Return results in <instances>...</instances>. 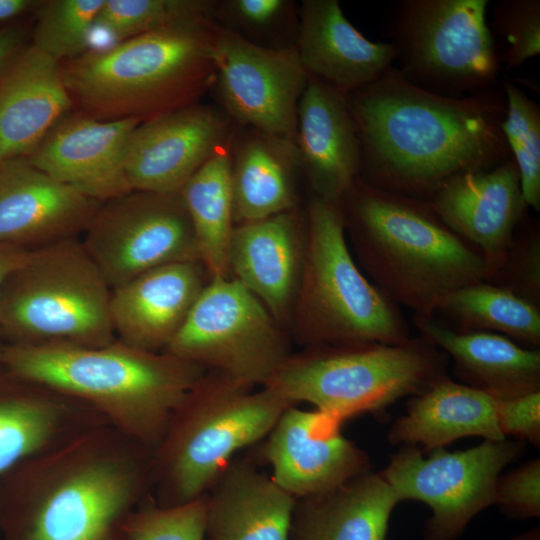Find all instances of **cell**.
Here are the masks:
<instances>
[{"instance_id":"obj_45","label":"cell","mask_w":540,"mask_h":540,"mask_svg":"<svg viewBox=\"0 0 540 540\" xmlns=\"http://www.w3.org/2000/svg\"><path fill=\"white\" fill-rule=\"evenodd\" d=\"M510 540H540V528L536 526L528 531L518 534Z\"/></svg>"},{"instance_id":"obj_17","label":"cell","mask_w":540,"mask_h":540,"mask_svg":"<svg viewBox=\"0 0 540 540\" xmlns=\"http://www.w3.org/2000/svg\"><path fill=\"white\" fill-rule=\"evenodd\" d=\"M139 117L61 119L26 157L55 180L102 203L131 190L126 149Z\"/></svg>"},{"instance_id":"obj_41","label":"cell","mask_w":540,"mask_h":540,"mask_svg":"<svg viewBox=\"0 0 540 540\" xmlns=\"http://www.w3.org/2000/svg\"><path fill=\"white\" fill-rule=\"evenodd\" d=\"M285 0H231L226 10L241 24L252 28L268 27L278 20L289 7Z\"/></svg>"},{"instance_id":"obj_8","label":"cell","mask_w":540,"mask_h":540,"mask_svg":"<svg viewBox=\"0 0 540 540\" xmlns=\"http://www.w3.org/2000/svg\"><path fill=\"white\" fill-rule=\"evenodd\" d=\"M305 221L294 307L299 342L311 347L408 340L410 325L400 306L370 282L353 259L339 204L314 196Z\"/></svg>"},{"instance_id":"obj_27","label":"cell","mask_w":540,"mask_h":540,"mask_svg":"<svg viewBox=\"0 0 540 540\" xmlns=\"http://www.w3.org/2000/svg\"><path fill=\"white\" fill-rule=\"evenodd\" d=\"M296 500L253 460L232 459L207 493L205 540H289Z\"/></svg>"},{"instance_id":"obj_6","label":"cell","mask_w":540,"mask_h":540,"mask_svg":"<svg viewBox=\"0 0 540 540\" xmlns=\"http://www.w3.org/2000/svg\"><path fill=\"white\" fill-rule=\"evenodd\" d=\"M218 27L210 18L177 25L83 53L62 70L68 92L96 111H169L216 80Z\"/></svg>"},{"instance_id":"obj_21","label":"cell","mask_w":540,"mask_h":540,"mask_svg":"<svg viewBox=\"0 0 540 540\" xmlns=\"http://www.w3.org/2000/svg\"><path fill=\"white\" fill-rule=\"evenodd\" d=\"M209 280L200 261H183L156 267L112 289L116 339L141 350L164 352Z\"/></svg>"},{"instance_id":"obj_24","label":"cell","mask_w":540,"mask_h":540,"mask_svg":"<svg viewBox=\"0 0 540 540\" xmlns=\"http://www.w3.org/2000/svg\"><path fill=\"white\" fill-rule=\"evenodd\" d=\"M103 424L82 402L7 371L0 382V484L24 461Z\"/></svg>"},{"instance_id":"obj_19","label":"cell","mask_w":540,"mask_h":540,"mask_svg":"<svg viewBox=\"0 0 540 540\" xmlns=\"http://www.w3.org/2000/svg\"><path fill=\"white\" fill-rule=\"evenodd\" d=\"M99 205L26 157L6 160L0 168V244L32 251L78 238Z\"/></svg>"},{"instance_id":"obj_42","label":"cell","mask_w":540,"mask_h":540,"mask_svg":"<svg viewBox=\"0 0 540 540\" xmlns=\"http://www.w3.org/2000/svg\"><path fill=\"white\" fill-rule=\"evenodd\" d=\"M30 250L0 244V291L7 278L27 260Z\"/></svg>"},{"instance_id":"obj_37","label":"cell","mask_w":540,"mask_h":540,"mask_svg":"<svg viewBox=\"0 0 540 540\" xmlns=\"http://www.w3.org/2000/svg\"><path fill=\"white\" fill-rule=\"evenodd\" d=\"M490 31L503 48L499 62L506 71L540 53V1L501 0L494 5Z\"/></svg>"},{"instance_id":"obj_22","label":"cell","mask_w":540,"mask_h":540,"mask_svg":"<svg viewBox=\"0 0 540 540\" xmlns=\"http://www.w3.org/2000/svg\"><path fill=\"white\" fill-rule=\"evenodd\" d=\"M306 221L294 210L238 224L230 240V276L278 322L294 311L305 249Z\"/></svg>"},{"instance_id":"obj_33","label":"cell","mask_w":540,"mask_h":540,"mask_svg":"<svg viewBox=\"0 0 540 540\" xmlns=\"http://www.w3.org/2000/svg\"><path fill=\"white\" fill-rule=\"evenodd\" d=\"M214 3L203 0H104L95 27L120 41L210 18Z\"/></svg>"},{"instance_id":"obj_3","label":"cell","mask_w":540,"mask_h":540,"mask_svg":"<svg viewBox=\"0 0 540 540\" xmlns=\"http://www.w3.org/2000/svg\"><path fill=\"white\" fill-rule=\"evenodd\" d=\"M339 206L373 284L414 316H431L442 296L491 276L480 250L452 231L427 200L358 179Z\"/></svg>"},{"instance_id":"obj_35","label":"cell","mask_w":540,"mask_h":540,"mask_svg":"<svg viewBox=\"0 0 540 540\" xmlns=\"http://www.w3.org/2000/svg\"><path fill=\"white\" fill-rule=\"evenodd\" d=\"M104 0H53L38 11L33 46L59 62L80 56Z\"/></svg>"},{"instance_id":"obj_26","label":"cell","mask_w":540,"mask_h":540,"mask_svg":"<svg viewBox=\"0 0 540 540\" xmlns=\"http://www.w3.org/2000/svg\"><path fill=\"white\" fill-rule=\"evenodd\" d=\"M59 62L31 45L0 79V159L29 154L71 106Z\"/></svg>"},{"instance_id":"obj_34","label":"cell","mask_w":540,"mask_h":540,"mask_svg":"<svg viewBox=\"0 0 540 540\" xmlns=\"http://www.w3.org/2000/svg\"><path fill=\"white\" fill-rule=\"evenodd\" d=\"M506 116L502 129L515 161L528 208L540 211V107L515 84L503 83Z\"/></svg>"},{"instance_id":"obj_39","label":"cell","mask_w":540,"mask_h":540,"mask_svg":"<svg viewBox=\"0 0 540 540\" xmlns=\"http://www.w3.org/2000/svg\"><path fill=\"white\" fill-rule=\"evenodd\" d=\"M495 504L508 517L518 520L540 516V460L531 459L499 476Z\"/></svg>"},{"instance_id":"obj_46","label":"cell","mask_w":540,"mask_h":540,"mask_svg":"<svg viewBox=\"0 0 540 540\" xmlns=\"http://www.w3.org/2000/svg\"><path fill=\"white\" fill-rule=\"evenodd\" d=\"M0 337H1V333H0ZM4 348H5V346L2 345V342H1V339H0V364H1L2 358H3Z\"/></svg>"},{"instance_id":"obj_15","label":"cell","mask_w":540,"mask_h":540,"mask_svg":"<svg viewBox=\"0 0 540 540\" xmlns=\"http://www.w3.org/2000/svg\"><path fill=\"white\" fill-rule=\"evenodd\" d=\"M342 422L297 405L279 417L259 448L272 479L296 499L334 489L370 471L368 454L341 432Z\"/></svg>"},{"instance_id":"obj_18","label":"cell","mask_w":540,"mask_h":540,"mask_svg":"<svg viewBox=\"0 0 540 540\" xmlns=\"http://www.w3.org/2000/svg\"><path fill=\"white\" fill-rule=\"evenodd\" d=\"M427 201L452 231L480 250L491 276L528 209L512 157L490 169L450 177Z\"/></svg>"},{"instance_id":"obj_12","label":"cell","mask_w":540,"mask_h":540,"mask_svg":"<svg viewBox=\"0 0 540 540\" xmlns=\"http://www.w3.org/2000/svg\"><path fill=\"white\" fill-rule=\"evenodd\" d=\"M524 446L519 440H484L463 451L438 448L425 458L419 447L403 445L381 474L401 502L430 507L424 540H456L479 512L495 504L500 473Z\"/></svg>"},{"instance_id":"obj_4","label":"cell","mask_w":540,"mask_h":540,"mask_svg":"<svg viewBox=\"0 0 540 540\" xmlns=\"http://www.w3.org/2000/svg\"><path fill=\"white\" fill-rule=\"evenodd\" d=\"M13 375L82 402L151 451L173 411L207 372L167 352L119 340L97 348L7 345Z\"/></svg>"},{"instance_id":"obj_44","label":"cell","mask_w":540,"mask_h":540,"mask_svg":"<svg viewBox=\"0 0 540 540\" xmlns=\"http://www.w3.org/2000/svg\"><path fill=\"white\" fill-rule=\"evenodd\" d=\"M36 4L37 1L31 0H0V23L24 13Z\"/></svg>"},{"instance_id":"obj_23","label":"cell","mask_w":540,"mask_h":540,"mask_svg":"<svg viewBox=\"0 0 540 540\" xmlns=\"http://www.w3.org/2000/svg\"><path fill=\"white\" fill-rule=\"evenodd\" d=\"M309 75L350 94L393 67L392 42H373L344 15L337 0H305L295 48Z\"/></svg>"},{"instance_id":"obj_36","label":"cell","mask_w":540,"mask_h":540,"mask_svg":"<svg viewBox=\"0 0 540 540\" xmlns=\"http://www.w3.org/2000/svg\"><path fill=\"white\" fill-rule=\"evenodd\" d=\"M207 494L163 507L150 494L126 517L118 540H205Z\"/></svg>"},{"instance_id":"obj_38","label":"cell","mask_w":540,"mask_h":540,"mask_svg":"<svg viewBox=\"0 0 540 540\" xmlns=\"http://www.w3.org/2000/svg\"><path fill=\"white\" fill-rule=\"evenodd\" d=\"M487 282L540 307V227L537 219L524 217L500 267Z\"/></svg>"},{"instance_id":"obj_5","label":"cell","mask_w":540,"mask_h":540,"mask_svg":"<svg viewBox=\"0 0 540 540\" xmlns=\"http://www.w3.org/2000/svg\"><path fill=\"white\" fill-rule=\"evenodd\" d=\"M207 371L173 411L152 450L150 496L163 507L206 495L234 454L264 439L296 404Z\"/></svg>"},{"instance_id":"obj_1","label":"cell","mask_w":540,"mask_h":540,"mask_svg":"<svg viewBox=\"0 0 540 540\" xmlns=\"http://www.w3.org/2000/svg\"><path fill=\"white\" fill-rule=\"evenodd\" d=\"M347 98L362 144L359 179L371 186L428 200L450 177L512 157L503 89L441 95L393 66Z\"/></svg>"},{"instance_id":"obj_7","label":"cell","mask_w":540,"mask_h":540,"mask_svg":"<svg viewBox=\"0 0 540 540\" xmlns=\"http://www.w3.org/2000/svg\"><path fill=\"white\" fill-rule=\"evenodd\" d=\"M448 359L421 336L397 344L311 346L291 354L264 387L343 423L364 413L383 416L398 399L420 394L448 375Z\"/></svg>"},{"instance_id":"obj_32","label":"cell","mask_w":540,"mask_h":540,"mask_svg":"<svg viewBox=\"0 0 540 540\" xmlns=\"http://www.w3.org/2000/svg\"><path fill=\"white\" fill-rule=\"evenodd\" d=\"M431 316L457 332H491L526 348L540 345V307L487 281L445 294Z\"/></svg>"},{"instance_id":"obj_25","label":"cell","mask_w":540,"mask_h":540,"mask_svg":"<svg viewBox=\"0 0 540 540\" xmlns=\"http://www.w3.org/2000/svg\"><path fill=\"white\" fill-rule=\"evenodd\" d=\"M419 336L446 353L460 383L497 400L540 391V350L491 332H457L432 316H414Z\"/></svg>"},{"instance_id":"obj_10","label":"cell","mask_w":540,"mask_h":540,"mask_svg":"<svg viewBox=\"0 0 540 540\" xmlns=\"http://www.w3.org/2000/svg\"><path fill=\"white\" fill-rule=\"evenodd\" d=\"M487 0H399L388 20L397 68L413 84L446 96L495 87L501 68L486 19Z\"/></svg>"},{"instance_id":"obj_40","label":"cell","mask_w":540,"mask_h":540,"mask_svg":"<svg viewBox=\"0 0 540 540\" xmlns=\"http://www.w3.org/2000/svg\"><path fill=\"white\" fill-rule=\"evenodd\" d=\"M496 415L503 436L540 445V391L521 397L497 400Z\"/></svg>"},{"instance_id":"obj_29","label":"cell","mask_w":540,"mask_h":540,"mask_svg":"<svg viewBox=\"0 0 540 540\" xmlns=\"http://www.w3.org/2000/svg\"><path fill=\"white\" fill-rule=\"evenodd\" d=\"M497 399L452 380L448 375L411 396L406 413L391 426V444L421 446L433 451L467 436L506 439L496 415Z\"/></svg>"},{"instance_id":"obj_14","label":"cell","mask_w":540,"mask_h":540,"mask_svg":"<svg viewBox=\"0 0 540 540\" xmlns=\"http://www.w3.org/2000/svg\"><path fill=\"white\" fill-rule=\"evenodd\" d=\"M214 60L228 113L254 130L295 141L297 107L309 80L295 48L264 47L219 28Z\"/></svg>"},{"instance_id":"obj_16","label":"cell","mask_w":540,"mask_h":540,"mask_svg":"<svg viewBox=\"0 0 540 540\" xmlns=\"http://www.w3.org/2000/svg\"><path fill=\"white\" fill-rule=\"evenodd\" d=\"M229 122L217 110L186 105L139 123L125 155L131 190L179 192L188 179L224 145Z\"/></svg>"},{"instance_id":"obj_47","label":"cell","mask_w":540,"mask_h":540,"mask_svg":"<svg viewBox=\"0 0 540 540\" xmlns=\"http://www.w3.org/2000/svg\"><path fill=\"white\" fill-rule=\"evenodd\" d=\"M2 163H3V162H2L1 159H0V168H1V166H2Z\"/></svg>"},{"instance_id":"obj_28","label":"cell","mask_w":540,"mask_h":540,"mask_svg":"<svg viewBox=\"0 0 540 540\" xmlns=\"http://www.w3.org/2000/svg\"><path fill=\"white\" fill-rule=\"evenodd\" d=\"M401 502L381 472L358 475L329 491L296 500L289 540H387Z\"/></svg>"},{"instance_id":"obj_13","label":"cell","mask_w":540,"mask_h":540,"mask_svg":"<svg viewBox=\"0 0 540 540\" xmlns=\"http://www.w3.org/2000/svg\"><path fill=\"white\" fill-rule=\"evenodd\" d=\"M80 241L111 290L156 267L200 261L179 192L132 190L102 202Z\"/></svg>"},{"instance_id":"obj_30","label":"cell","mask_w":540,"mask_h":540,"mask_svg":"<svg viewBox=\"0 0 540 540\" xmlns=\"http://www.w3.org/2000/svg\"><path fill=\"white\" fill-rule=\"evenodd\" d=\"M297 167L295 141L253 129L231 157L234 223L254 222L294 210Z\"/></svg>"},{"instance_id":"obj_31","label":"cell","mask_w":540,"mask_h":540,"mask_svg":"<svg viewBox=\"0 0 540 540\" xmlns=\"http://www.w3.org/2000/svg\"><path fill=\"white\" fill-rule=\"evenodd\" d=\"M195 233L200 262L210 278L231 277L228 263L234 229L231 156L220 147L179 191Z\"/></svg>"},{"instance_id":"obj_11","label":"cell","mask_w":540,"mask_h":540,"mask_svg":"<svg viewBox=\"0 0 540 540\" xmlns=\"http://www.w3.org/2000/svg\"><path fill=\"white\" fill-rule=\"evenodd\" d=\"M164 352L249 387L291 355L279 323L232 277L210 278Z\"/></svg>"},{"instance_id":"obj_2","label":"cell","mask_w":540,"mask_h":540,"mask_svg":"<svg viewBox=\"0 0 540 540\" xmlns=\"http://www.w3.org/2000/svg\"><path fill=\"white\" fill-rule=\"evenodd\" d=\"M152 487V451L109 424L34 456L0 484V540H118Z\"/></svg>"},{"instance_id":"obj_20","label":"cell","mask_w":540,"mask_h":540,"mask_svg":"<svg viewBox=\"0 0 540 540\" xmlns=\"http://www.w3.org/2000/svg\"><path fill=\"white\" fill-rule=\"evenodd\" d=\"M295 145L315 196L339 204L362 167V144L347 95L309 75L297 107Z\"/></svg>"},{"instance_id":"obj_43","label":"cell","mask_w":540,"mask_h":540,"mask_svg":"<svg viewBox=\"0 0 540 540\" xmlns=\"http://www.w3.org/2000/svg\"><path fill=\"white\" fill-rule=\"evenodd\" d=\"M21 34L18 29L0 30V70L13 57L21 42Z\"/></svg>"},{"instance_id":"obj_9","label":"cell","mask_w":540,"mask_h":540,"mask_svg":"<svg viewBox=\"0 0 540 540\" xmlns=\"http://www.w3.org/2000/svg\"><path fill=\"white\" fill-rule=\"evenodd\" d=\"M111 288L78 238L32 250L0 291L9 345L97 348L116 340Z\"/></svg>"}]
</instances>
